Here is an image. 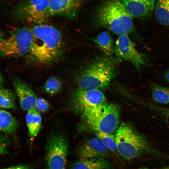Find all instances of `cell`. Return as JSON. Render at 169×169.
<instances>
[{
  "mask_svg": "<svg viewBox=\"0 0 169 169\" xmlns=\"http://www.w3.org/2000/svg\"><path fill=\"white\" fill-rule=\"evenodd\" d=\"M69 144L62 134H51L46 146L45 159L48 169H64L68 154Z\"/></svg>",
  "mask_w": 169,
  "mask_h": 169,
  "instance_id": "ba28073f",
  "label": "cell"
},
{
  "mask_svg": "<svg viewBox=\"0 0 169 169\" xmlns=\"http://www.w3.org/2000/svg\"><path fill=\"white\" fill-rule=\"evenodd\" d=\"M117 58L130 62L138 70L146 65V55L138 51L128 34L120 35L117 39L114 52Z\"/></svg>",
  "mask_w": 169,
  "mask_h": 169,
  "instance_id": "9c48e42d",
  "label": "cell"
},
{
  "mask_svg": "<svg viewBox=\"0 0 169 169\" xmlns=\"http://www.w3.org/2000/svg\"><path fill=\"white\" fill-rule=\"evenodd\" d=\"M15 95L8 89L2 87L0 90V106L3 109H16Z\"/></svg>",
  "mask_w": 169,
  "mask_h": 169,
  "instance_id": "ffe728a7",
  "label": "cell"
},
{
  "mask_svg": "<svg viewBox=\"0 0 169 169\" xmlns=\"http://www.w3.org/2000/svg\"><path fill=\"white\" fill-rule=\"evenodd\" d=\"M132 17L120 0H108L98 10V24L120 35L133 32L135 28Z\"/></svg>",
  "mask_w": 169,
  "mask_h": 169,
  "instance_id": "3957f363",
  "label": "cell"
},
{
  "mask_svg": "<svg viewBox=\"0 0 169 169\" xmlns=\"http://www.w3.org/2000/svg\"><path fill=\"white\" fill-rule=\"evenodd\" d=\"M10 144L9 140L5 135H1L0 136V153L1 154L7 153V148Z\"/></svg>",
  "mask_w": 169,
  "mask_h": 169,
  "instance_id": "d4e9b609",
  "label": "cell"
},
{
  "mask_svg": "<svg viewBox=\"0 0 169 169\" xmlns=\"http://www.w3.org/2000/svg\"><path fill=\"white\" fill-rule=\"evenodd\" d=\"M164 77L169 82V71L165 73Z\"/></svg>",
  "mask_w": 169,
  "mask_h": 169,
  "instance_id": "83f0119b",
  "label": "cell"
},
{
  "mask_svg": "<svg viewBox=\"0 0 169 169\" xmlns=\"http://www.w3.org/2000/svg\"><path fill=\"white\" fill-rule=\"evenodd\" d=\"M103 93L99 89L86 90L78 88L72 94L70 103L75 110L82 112L86 109L105 102Z\"/></svg>",
  "mask_w": 169,
  "mask_h": 169,
  "instance_id": "30bf717a",
  "label": "cell"
},
{
  "mask_svg": "<svg viewBox=\"0 0 169 169\" xmlns=\"http://www.w3.org/2000/svg\"><path fill=\"white\" fill-rule=\"evenodd\" d=\"M87 0H49V12L51 16L75 17Z\"/></svg>",
  "mask_w": 169,
  "mask_h": 169,
  "instance_id": "8fae6325",
  "label": "cell"
},
{
  "mask_svg": "<svg viewBox=\"0 0 169 169\" xmlns=\"http://www.w3.org/2000/svg\"><path fill=\"white\" fill-rule=\"evenodd\" d=\"M132 17H145L154 10L156 0H120Z\"/></svg>",
  "mask_w": 169,
  "mask_h": 169,
  "instance_id": "5bb4252c",
  "label": "cell"
},
{
  "mask_svg": "<svg viewBox=\"0 0 169 169\" xmlns=\"http://www.w3.org/2000/svg\"><path fill=\"white\" fill-rule=\"evenodd\" d=\"M95 134L109 151L112 152L117 151L115 136L112 133L95 132Z\"/></svg>",
  "mask_w": 169,
  "mask_h": 169,
  "instance_id": "603a6c76",
  "label": "cell"
},
{
  "mask_svg": "<svg viewBox=\"0 0 169 169\" xmlns=\"http://www.w3.org/2000/svg\"><path fill=\"white\" fill-rule=\"evenodd\" d=\"M117 151L124 159L130 161L148 150L145 139L129 125L122 123L115 136Z\"/></svg>",
  "mask_w": 169,
  "mask_h": 169,
  "instance_id": "5b68a950",
  "label": "cell"
},
{
  "mask_svg": "<svg viewBox=\"0 0 169 169\" xmlns=\"http://www.w3.org/2000/svg\"><path fill=\"white\" fill-rule=\"evenodd\" d=\"M118 58L108 56L91 63L81 72L77 82L79 88L86 90L107 88L115 76Z\"/></svg>",
  "mask_w": 169,
  "mask_h": 169,
  "instance_id": "7a4b0ae2",
  "label": "cell"
},
{
  "mask_svg": "<svg viewBox=\"0 0 169 169\" xmlns=\"http://www.w3.org/2000/svg\"><path fill=\"white\" fill-rule=\"evenodd\" d=\"M112 165L106 158L79 159L74 163L72 169H110Z\"/></svg>",
  "mask_w": 169,
  "mask_h": 169,
  "instance_id": "9a60e30c",
  "label": "cell"
},
{
  "mask_svg": "<svg viewBox=\"0 0 169 169\" xmlns=\"http://www.w3.org/2000/svg\"><path fill=\"white\" fill-rule=\"evenodd\" d=\"M33 39L28 54L29 61L37 65H49L57 62L64 52L62 33L54 26L43 23L31 28Z\"/></svg>",
  "mask_w": 169,
  "mask_h": 169,
  "instance_id": "6da1fadb",
  "label": "cell"
},
{
  "mask_svg": "<svg viewBox=\"0 0 169 169\" xmlns=\"http://www.w3.org/2000/svg\"><path fill=\"white\" fill-rule=\"evenodd\" d=\"M49 0H24L16 5L12 15L15 19L34 23H45L50 17L49 12Z\"/></svg>",
  "mask_w": 169,
  "mask_h": 169,
  "instance_id": "52a82bcc",
  "label": "cell"
},
{
  "mask_svg": "<svg viewBox=\"0 0 169 169\" xmlns=\"http://www.w3.org/2000/svg\"><path fill=\"white\" fill-rule=\"evenodd\" d=\"M18 123L14 117L4 110H0V130L4 133L14 136L18 129Z\"/></svg>",
  "mask_w": 169,
  "mask_h": 169,
  "instance_id": "e0dca14e",
  "label": "cell"
},
{
  "mask_svg": "<svg viewBox=\"0 0 169 169\" xmlns=\"http://www.w3.org/2000/svg\"><path fill=\"white\" fill-rule=\"evenodd\" d=\"M140 169H169V166L164 167L162 168H158L149 169V168H140Z\"/></svg>",
  "mask_w": 169,
  "mask_h": 169,
  "instance_id": "f1b7e54d",
  "label": "cell"
},
{
  "mask_svg": "<svg viewBox=\"0 0 169 169\" xmlns=\"http://www.w3.org/2000/svg\"><path fill=\"white\" fill-rule=\"evenodd\" d=\"M154 11L157 22L162 25L169 26V0H156Z\"/></svg>",
  "mask_w": 169,
  "mask_h": 169,
  "instance_id": "d6986e66",
  "label": "cell"
},
{
  "mask_svg": "<svg viewBox=\"0 0 169 169\" xmlns=\"http://www.w3.org/2000/svg\"><path fill=\"white\" fill-rule=\"evenodd\" d=\"M42 120L40 114L35 108L28 111L25 120L31 140H33L38 133L41 126Z\"/></svg>",
  "mask_w": 169,
  "mask_h": 169,
  "instance_id": "2e32d148",
  "label": "cell"
},
{
  "mask_svg": "<svg viewBox=\"0 0 169 169\" xmlns=\"http://www.w3.org/2000/svg\"><path fill=\"white\" fill-rule=\"evenodd\" d=\"M62 83L57 76L49 77L46 81L43 86V90L47 94L51 95L59 93L62 88Z\"/></svg>",
  "mask_w": 169,
  "mask_h": 169,
  "instance_id": "44dd1931",
  "label": "cell"
},
{
  "mask_svg": "<svg viewBox=\"0 0 169 169\" xmlns=\"http://www.w3.org/2000/svg\"><path fill=\"white\" fill-rule=\"evenodd\" d=\"M12 82L22 109L28 111L35 108L37 98L31 87L25 81L18 77H14Z\"/></svg>",
  "mask_w": 169,
  "mask_h": 169,
  "instance_id": "4fadbf2b",
  "label": "cell"
},
{
  "mask_svg": "<svg viewBox=\"0 0 169 169\" xmlns=\"http://www.w3.org/2000/svg\"><path fill=\"white\" fill-rule=\"evenodd\" d=\"M33 39L31 29L23 27L1 39L0 51L4 58H18L27 56Z\"/></svg>",
  "mask_w": 169,
  "mask_h": 169,
  "instance_id": "8992f818",
  "label": "cell"
},
{
  "mask_svg": "<svg viewBox=\"0 0 169 169\" xmlns=\"http://www.w3.org/2000/svg\"><path fill=\"white\" fill-rule=\"evenodd\" d=\"M110 151L99 138L93 137L86 141L79 147L77 155L80 159L106 158L110 156Z\"/></svg>",
  "mask_w": 169,
  "mask_h": 169,
  "instance_id": "7c38bea8",
  "label": "cell"
},
{
  "mask_svg": "<svg viewBox=\"0 0 169 169\" xmlns=\"http://www.w3.org/2000/svg\"><path fill=\"white\" fill-rule=\"evenodd\" d=\"M2 169H31L30 167L26 165H18Z\"/></svg>",
  "mask_w": 169,
  "mask_h": 169,
  "instance_id": "484cf974",
  "label": "cell"
},
{
  "mask_svg": "<svg viewBox=\"0 0 169 169\" xmlns=\"http://www.w3.org/2000/svg\"><path fill=\"white\" fill-rule=\"evenodd\" d=\"M151 91L154 100L158 103L169 104V88L152 84Z\"/></svg>",
  "mask_w": 169,
  "mask_h": 169,
  "instance_id": "7402d4cb",
  "label": "cell"
},
{
  "mask_svg": "<svg viewBox=\"0 0 169 169\" xmlns=\"http://www.w3.org/2000/svg\"><path fill=\"white\" fill-rule=\"evenodd\" d=\"M49 103L45 99L39 97L37 98L35 103V108L38 111L45 112L50 108Z\"/></svg>",
  "mask_w": 169,
  "mask_h": 169,
  "instance_id": "cb8c5ba5",
  "label": "cell"
},
{
  "mask_svg": "<svg viewBox=\"0 0 169 169\" xmlns=\"http://www.w3.org/2000/svg\"><path fill=\"white\" fill-rule=\"evenodd\" d=\"M120 115L118 105L105 102L85 109L82 113L81 118L90 130L112 133L117 128Z\"/></svg>",
  "mask_w": 169,
  "mask_h": 169,
  "instance_id": "277c9868",
  "label": "cell"
},
{
  "mask_svg": "<svg viewBox=\"0 0 169 169\" xmlns=\"http://www.w3.org/2000/svg\"><path fill=\"white\" fill-rule=\"evenodd\" d=\"M92 40L107 56H110L114 52L115 46L113 40L108 32H102Z\"/></svg>",
  "mask_w": 169,
  "mask_h": 169,
  "instance_id": "ac0fdd59",
  "label": "cell"
},
{
  "mask_svg": "<svg viewBox=\"0 0 169 169\" xmlns=\"http://www.w3.org/2000/svg\"><path fill=\"white\" fill-rule=\"evenodd\" d=\"M161 110L163 113L165 114H166L167 116L169 118V110L165 109H161Z\"/></svg>",
  "mask_w": 169,
  "mask_h": 169,
  "instance_id": "4316f807",
  "label": "cell"
}]
</instances>
